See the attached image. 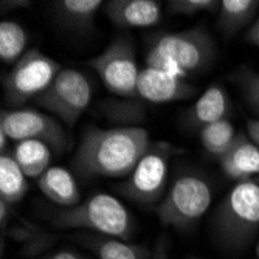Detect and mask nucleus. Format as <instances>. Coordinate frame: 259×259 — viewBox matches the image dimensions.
Returning a JSON list of instances; mask_svg holds the SVG:
<instances>
[{
    "instance_id": "30",
    "label": "nucleus",
    "mask_w": 259,
    "mask_h": 259,
    "mask_svg": "<svg viewBox=\"0 0 259 259\" xmlns=\"http://www.w3.org/2000/svg\"><path fill=\"white\" fill-rule=\"evenodd\" d=\"M256 251H257V257H259V244H257V250Z\"/></svg>"
},
{
    "instance_id": "27",
    "label": "nucleus",
    "mask_w": 259,
    "mask_h": 259,
    "mask_svg": "<svg viewBox=\"0 0 259 259\" xmlns=\"http://www.w3.org/2000/svg\"><path fill=\"white\" fill-rule=\"evenodd\" d=\"M247 40L256 47H259V17L253 22V25L250 27L247 33Z\"/></svg>"
},
{
    "instance_id": "4",
    "label": "nucleus",
    "mask_w": 259,
    "mask_h": 259,
    "mask_svg": "<svg viewBox=\"0 0 259 259\" xmlns=\"http://www.w3.org/2000/svg\"><path fill=\"white\" fill-rule=\"evenodd\" d=\"M259 230V183L242 180L234 185L214 214V231L222 244L241 248Z\"/></svg>"
},
{
    "instance_id": "15",
    "label": "nucleus",
    "mask_w": 259,
    "mask_h": 259,
    "mask_svg": "<svg viewBox=\"0 0 259 259\" xmlns=\"http://www.w3.org/2000/svg\"><path fill=\"white\" fill-rule=\"evenodd\" d=\"M228 113L230 100L225 89L221 84H211L191 107L188 120L193 126L203 129L208 124L228 118Z\"/></svg>"
},
{
    "instance_id": "14",
    "label": "nucleus",
    "mask_w": 259,
    "mask_h": 259,
    "mask_svg": "<svg viewBox=\"0 0 259 259\" xmlns=\"http://www.w3.org/2000/svg\"><path fill=\"white\" fill-rule=\"evenodd\" d=\"M37 185L45 197H49L55 205L72 208L81 203V193L75 177L67 169L52 166L39 179Z\"/></svg>"
},
{
    "instance_id": "23",
    "label": "nucleus",
    "mask_w": 259,
    "mask_h": 259,
    "mask_svg": "<svg viewBox=\"0 0 259 259\" xmlns=\"http://www.w3.org/2000/svg\"><path fill=\"white\" fill-rule=\"evenodd\" d=\"M234 81L239 84L250 107L259 113V73L242 67L234 73Z\"/></svg>"
},
{
    "instance_id": "5",
    "label": "nucleus",
    "mask_w": 259,
    "mask_h": 259,
    "mask_svg": "<svg viewBox=\"0 0 259 259\" xmlns=\"http://www.w3.org/2000/svg\"><path fill=\"white\" fill-rule=\"evenodd\" d=\"M213 190L196 174L179 176L157 206V216L163 225L188 228L196 224L211 205Z\"/></svg>"
},
{
    "instance_id": "20",
    "label": "nucleus",
    "mask_w": 259,
    "mask_h": 259,
    "mask_svg": "<svg viewBox=\"0 0 259 259\" xmlns=\"http://www.w3.org/2000/svg\"><path fill=\"white\" fill-rule=\"evenodd\" d=\"M28 191L27 176L23 174L13 154L4 152L0 157V200L7 205L17 203Z\"/></svg>"
},
{
    "instance_id": "13",
    "label": "nucleus",
    "mask_w": 259,
    "mask_h": 259,
    "mask_svg": "<svg viewBox=\"0 0 259 259\" xmlns=\"http://www.w3.org/2000/svg\"><path fill=\"white\" fill-rule=\"evenodd\" d=\"M224 172L233 180H251L259 177V146L244 132H239L231 148L219 158Z\"/></svg>"
},
{
    "instance_id": "3",
    "label": "nucleus",
    "mask_w": 259,
    "mask_h": 259,
    "mask_svg": "<svg viewBox=\"0 0 259 259\" xmlns=\"http://www.w3.org/2000/svg\"><path fill=\"white\" fill-rule=\"evenodd\" d=\"M50 221L56 228H85L104 236L129 239L134 231L132 219L126 206L110 194H93L72 208L55 209Z\"/></svg>"
},
{
    "instance_id": "9",
    "label": "nucleus",
    "mask_w": 259,
    "mask_h": 259,
    "mask_svg": "<svg viewBox=\"0 0 259 259\" xmlns=\"http://www.w3.org/2000/svg\"><path fill=\"white\" fill-rule=\"evenodd\" d=\"M89 65L97 70L106 89L115 95L138 97V76L141 70L137 65L135 50L127 36L116 37L107 49L92 58Z\"/></svg>"
},
{
    "instance_id": "29",
    "label": "nucleus",
    "mask_w": 259,
    "mask_h": 259,
    "mask_svg": "<svg viewBox=\"0 0 259 259\" xmlns=\"http://www.w3.org/2000/svg\"><path fill=\"white\" fill-rule=\"evenodd\" d=\"M7 141H8V137H7V134L0 131V148H2V154L5 152V148H7Z\"/></svg>"
},
{
    "instance_id": "11",
    "label": "nucleus",
    "mask_w": 259,
    "mask_h": 259,
    "mask_svg": "<svg viewBox=\"0 0 259 259\" xmlns=\"http://www.w3.org/2000/svg\"><path fill=\"white\" fill-rule=\"evenodd\" d=\"M137 87L140 98L157 104L188 100L194 95V87L185 81V78L152 67L141 70Z\"/></svg>"
},
{
    "instance_id": "7",
    "label": "nucleus",
    "mask_w": 259,
    "mask_h": 259,
    "mask_svg": "<svg viewBox=\"0 0 259 259\" xmlns=\"http://www.w3.org/2000/svg\"><path fill=\"white\" fill-rule=\"evenodd\" d=\"M61 70L62 67L55 59L42 52L36 49L27 52L4 79L5 103L22 109L23 104L36 100L49 89Z\"/></svg>"
},
{
    "instance_id": "8",
    "label": "nucleus",
    "mask_w": 259,
    "mask_h": 259,
    "mask_svg": "<svg viewBox=\"0 0 259 259\" xmlns=\"http://www.w3.org/2000/svg\"><path fill=\"white\" fill-rule=\"evenodd\" d=\"M92 95L93 89L85 75L75 68H62L49 89L34 101L67 126H73L89 107Z\"/></svg>"
},
{
    "instance_id": "16",
    "label": "nucleus",
    "mask_w": 259,
    "mask_h": 259,
    "mask_svg": "<svg viewBox=\"0 0 259 259\" xmlns=\"http://www.w3.org/2000/svg\"><path fill=\"white\" fill-rule=\"evenodd\" d=\"M101 5H104L101 0H59L53 2V10L61 25L76 31H90Z\"/></svg>"
},
{
    "instance_id": "24",
    "label": "nucleus",
    "mask_w": 259,
    "mask_h": 259,
    "mask_svg": "<svg viewBox=\"0 0 259 259\" xmlns=\"http://www.w3.org/2000/svg\"><path fill=\"white\" fill-rule=\"evenodd\" d=\"M221 7L216 0H172L168 2V10L174 14L193 16L202 11H214Z\"/></svg>"
},
{
    "instance_id": "1",
    "label": "nucleus",
    "mask_w": 259,
    "mask_h": 259,
    "mask_svg": "<svg viewBox=\"0 0 259 259\" xmlns=\"http://www.w3.org/2000/svg\"><path fill=\"white\" fill-rule=\"evenodd\" d=\"M143 127H89L81 135L73 168L84 177H126L149 149Z\"/></svg>"
},
{
    "instance_id": "6",
    "label": "nucleus",
    "mask_w": 259,
    "mask_h": 259,
    "mask_svg": "<svg viewBox=\"0 0 259 259\" xmlns=\"http://www.w3.org/2000/svg\"><path fill=\"white\" fill-rule=\"evenodd\" d=\"M176 154H180V149L169 143L164 141L152 143L140 158L134 171L127 176L126 182L116 186L118 191L140 205H154L163 196L168 180L169 160Z\"/></svg>"
},
{
    "instance_id": "21",
    "label": "nucleus",
    "mask_w": 259,
    "mask_h": 259,
    "mask_svg": "<svg viewBox=\"0 0 259 259\" xmlns=\"http://www.w3.org/2000/svg\"><path fill=\"white\" fill-rule=\"evenodd\" d=\"M238 132L228 118L208 124L200 129V140L205 151L211 155L221 158L234 143Z\"/></svg>"
},
{
    "instance_id": "26",
    "label": "nucleus",
    "mask_w": 259,
    "mask_h": 259,
    "mask_svg": "<svg viewBox=\"0 0 259 259\" xmlns=\"http://www.w3.org/2000/svg\"><path fill=\"white\" fill-rule=\"evenodd\" d=\"M247 135L256 146H259V118L247 121Z\"/></svg>"
},
{
    "instance_id": "10",
    "label": "nucleus",
    "mask_w": 259,
    "mask_h": 259,
    "mask_svg": "<svg viewBox=\"0 0 259 259\" xmlns=\"http://www.w3.org/2000/svg\"><path fill=\"white\" fill-rule=\"evenodd\" d=\"M0 131L7 134L8 140H14L17 143L37 140L56 152H64L68 146L67 132L59 121L36 109L2 110Z\"/></svg>"
},
{
    "instance_id": "19",
    "label": "nucleus",
    "mask_w": 259,
    "mask_h": 259,
    "mask_svg": "<svg viewBox=\"0 0 259 259\" xmlns=\"http://www.w3.org/2000/svg\"><path fill=\"white\" fill-rule=\"evenodd\" d=\"M259 0H222L218 16V28L227 36L236 34L254 19Z\"/></svg>"
},
{
    "instance_id": "31",
    "label": "nucleus",
    "mask_w": 259,
    "mask_h": 259,
    "mask_svg": "<svg viewBox=\"0 0 259 259\" xmlns=\"http://www.w3.org/2000/svg\"><path fill=\"white\" fill-rule=\"evenodd\" d=\"M254 180H256V182H257V183H259V177H257V179H254Z\"/></svg>"
},
{
    "instance_id": "17",
    "label": "nucleus",
    "mask_w": 259,
    "mask_h": 259,
    "mask_svg": "<svg viewBox=\"0 0 259 259\" xmlns=\"http://www.w3.org/2000/svg\"><path fill=\"white\" fill-rule=\"evenodd\" d=\"M84 241L100 259H151L148 248L127 242L126 239L104 234H89Z\"/></svg>"
},
{
    "instance_id": "2",
    "label": "nucleus",
    "mask_w": 259,
    "mask_h": 259,
    "mask_svg": "<svg viewBox=\"0 0 259 259\" xmlns=\"http://www.w3.org/2000/svg\"><path fill=\"white\" fill-rule=\"evenodd\" d=\"M214 58V39L203 27L179 33H157L148 39V67L180 78L205 72Z\"/></svg>"
},
{
    "instance_id": "28",
    "label": "nucleus",
    "mask_w": 259,
    "mask_h": 259,
    "mask_svg": "<svg viewBox=\"0 0 259 259\" xmlns=\"http://www.w3.org/2000/svg\"><path fill=\"white\" fill-rule=\"evenodd\" d=\"M152 259H168L166 250H164V245H163V244H158V245H157V250L154 251Z\"/></svg>"
},
{
    "instance_id": "18",
    "label": "nucleus",
    "mask_w": 259,
    "mask_h": 259,
    "mask_svg": "<svg viewBox=\"0 0 259 259\" xmlns=\"http://www.w3.org/2000/svg\"><path fill=\"white\" fill-rule=\"evenodd\" d=\"M13 157L27 177L39 179L50 168L52 148L37 140L19 141L14 146Z\"/></svg>"
},
{
    "instance_id": "25",
    "label": "nucleus",
    "mask_w": 259,
    "mask_h": 259,
    "mask_svg": "<svg viewBox=\"0 0 259 259\" xmlns=\"http://www.w3.org/2000/svg\"><path fill=\"white\" fill-rule=\"evenodd\" d=\"M42 259H84V257L72 250H58V251L45 254Z\"/></svg>"
},
{
    "instance_id": "22",
    "label": "nucleus",
    "mask_w": 259,
    "mask_h": 259,
    "mask_svg": "<svg viewBox=\"0 0 259 259\" xmlns=\"http://www.w3.org/2000/svg\"><path fill=\"white\" fill-rule=\"evenodd\" d=\"M27 33L19 23L4 20L0 25V59L5 64L19 61L27 47Z\"/></svg>"
},
{
    "instance_id": "12",
    "label": "nucleus",
    "mask_w": 259,
    "mask_h": 259,
    "mask_svg": "<svg viewBox=\"0 0 259 259\" xmlns=\"http://www.w3.org/2000/svg\"><path fill=\"white\" fill-rule=\"evenodd\" d=\"M104 14L120 28H148L161 19V5L155 0H110Z\"/></svg>"
}]
</instances>
